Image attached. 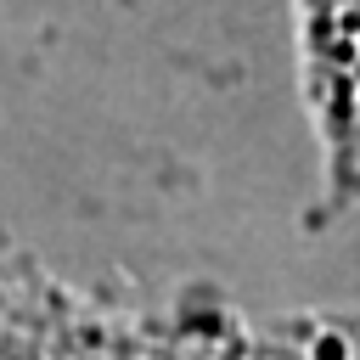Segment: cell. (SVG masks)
I'll use <instances>...</instances> for the list:
<instances>
[{
  "instance_id": "cell-1",
  "label": "cell",
  "mask_w": 360,
  "mask_h": 360,
  "mask_svg": "<svg viewBox=\"0 0 360 360\" xmlns=\"http://www.w3.org/2000/svg\"><path fill=\"white\" fill-rule=\"evenodd\" d=\"M321 112L349 180H360V0H309Z\"/></svg>"
}]
</instances>
